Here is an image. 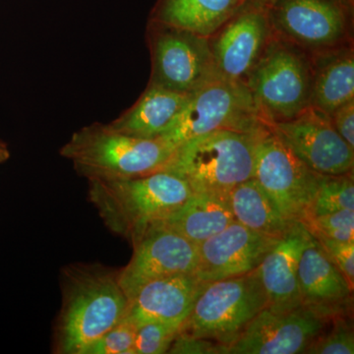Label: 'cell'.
Here are the masks:
<instances>
[{
	"label": "cell",
	"instance_id": "cell-9",
	"mask_svg": "<svg viewBox=\"0 0 354 354\" xmlns=\"http://www.w3.org/2000/svg\"><path fill=\"white\" fill-rule=\"evenodd\" d=\"M269 16L276 34L309 55L351 44L353 0H278Z\"/></svg>",
	"mask_w": 354,
	"mask_h": 354
},
{
	"label": "cell",
	"instance_id": "cell-13",
	"mask_svg": "<svg viewBox=\"0 0 354 354\" xmlns=\"http://www.w3.org/2000/svg\"><path fill=\"white\" fill-rule=\"evenodd\" d=\"M329 322L304 306L290 311L266 307L227 346L225 354L304 353Z\"/></svg>",
	"mask_w": 354,
	"mask_h": 354
},
{
	"label": "cell",
	"instance_id": "cell-21",
	"mask_svg": "<svg viewBox=\"0 0 354 354\" xmlns=\"http://www.w3.org/2000/svg\"><path fill=\"white\" fill-rule=\"evenodd\" d=\"M244 3L245 0H157L149 20L209 38Z\"/></svg>",
	"mask_w": 354,
	"mask_h": 354
},
{
	"label": "cell",
	"instance_id": "cell-2",
	"mask_svg": "<svg viewBox=\"0 0 354 354\" xmlns=\"http://www.w3.org/2000/svg\"><path fill=\"white\" fill-rule=\"evenodd\" d=\"M88 181V200L104 225L132 245L193 193L185 180L167 171L136 178Z\"/></svg>",
	"mask_w": 354,
	"mask_h": 354
},
{
	"label": "cell",
	"instance_id": "cell-31",
	"mask_svg": "<svg viewBox=\"0 0 354 354\" xmlns=\"http://www.w3.org/2000/svg\"><path fill=\"white\" fill-rule=\"evenodd\" d=\"M330 118L342 138L354 149V99L335 109Z\"/></svg>",
	"mask_w": 354,
	"mask_h": 354
},
{
	"label": "cell",
	"instance_id": "cell-15",
	"mask_svg": "<svg viewBox=\"0 0 354 354\" xmlns=\"http://www.w3.org/2000/svg\"><path fill=\"white\" fill-rule=\"evenodd\" d=\"M279 239L265 236L234 221L198 245L194 274L205 283L255 271Z\"/></svg>",
	"mask_w": 354,
	"mask_h": 354
},
{
	"label": "cell",
	"instance_id": "cell-27",
	"mask_svg": "<svg viewBox=\"0 0 354 354\" xmlns=\"http://www.w3.org/2000/svg\"><path fill=\"white\" fill-rule=\"evenodd\" d=\"M181 326L162 322L143 324L136 327L134 354H164L169 353Z\"/></svg>",
	"mask_w": 354,
	"mask_h": 354
},
{
	"label": "cell",
	"instance_id": "cell-8",
	"mask_svg": "<svg viewBox=\"0 0 354 354\" xmlns=\"http://www.w3.org/2000/svg\"><path fill=\"white\" fill-rule=\"evenodd\" d=\"M147 43L152 62L149 85L191 95L221 77L209 38L149 20Z\"/></svg>",
	"mask_w": 354,
	"mask_h": 354
},
{
	"label": "cell",
	"instance_id": "cell-25",
	"mask_svg": "<svg viewBox=\"0 0 354 354\" xmlns=\"http://www.w3.org/2000/svg\"><path fill=\"white\" fill-rule=\"evenodd\" d=\"M313 236L354 242V209H344L301 221Z\"/></svg>",
	"mask_w": 354,
	"mask_h": 354
},
{
	"label": "cell",
	"instance_id": "cell-17",
	"mask_svg": "<svg viewBox=\"0 0 354 354\" xmlns=\"http://www.w3.org/2000/svg\"><path fill=\"white\" fill-rule=\"evenodd\" d=\"M207 283L193 272L150 281L130 300L125 318L135 327L151 322L181 326Z\"/></svg>",
	"mask_w": 354,
	"mask_h": 354
},
{
	"label": "cell",
	"instance_id": "cell-30",
	"mask_svg": "<svg viewBox=\"0 0 354 354\" xmlns=\"http://www.w3.org/2000/svg\"><path fill=\"white\" fill-rule=\"evenodd\" d=\"M227 346L209 339L178 334L172 342L169 353L225 354Z\"/></svg>",
	"mask_w": 354,
	"mask_h": 354
},
{
	"label": "cell",
	"instance_id": "cell-16",
	"mask_svg": "<svg viewBox=\"0 0 354 354\" xmlns=\"http://www.w3.org/2000/svg\"><path fill=\"white\" fill-rule=\"evenodd\" d=\"M298 286L302 306L327 320L351 311L353 288L309 232L298 264Z\"/></svg>",
	"mask_w": 354,
	"mask_h": 354
},
{
	"label": "cell",
	"instance_id": "cell-28",
	"mask_svg": "<svg viewBox=\"0 0 354 354\" xmlns=\"http://www.w3.org/2000/svg\"><path fill=\"white\" fill-rule=\"evenodd\" d=\"M136 327L127 318L93 342L85 354H134Z\"/></svg>",
	"mask_w": 354,
	"mask_h": 354
},
{
	"label": "cell",
	"instance_id": "cell-19",
	"mask_svg": "<svg viewBox=\"0 0 354 354\" xmlns=\"http://www.w3.org/2000/svg\"><path fill=\"white\" fill-rule=\"evenodd\" d=\"M310 106L330 115L354 99V53L351 44L311 53Z\"/></svg>",
	"mask_w": 354,
	"mask_h": 354
},
{
	"label": "cell",
	"instance_id": "cell-32",
	"mask_svg": "<svg viewBox=\"0 0 354 354\" xmlns=\"http://www.w3.org/2000/svg\"><path fill=\"white\" fill-rule=\"evenodd\" d=\"M9 158H10V152H9L8 147L0 140V164L6 162Z\"/></svg>",
	"mask_w": 354,
	"mask_h": 354
},
{
	"label": "cell",
	"instance_id": "cell-18",
	"mask_svg": "<svg viewBox=\"0 0 354 354\" xmlns=\"http://www.w3.org/2000/svg\"><path fill=\"white\" fill-rule=\"evenodd\" d=\"M308 230L295 221L265 256L258 272L267 297V308L290 311L302 306L298 286V264Z\"/></svg>",
	"mask_w": 354,
	"mask_h": 354
},
{
	"label": "cell",
	"instance_id": "cell-10",
	"mask_svg": "<svg viewBox=\"0 0 354 354\" xmlns=\"http://www.w3.org/2000/svg\"><path fill=\"white\" fill-rule=\"evenodd\" d=\"M253 178L286 220L309 218L321 174L312 171L269 129L258 142Z\"/></svg>",
	"mask_w": 354,
	"mask_h": 354
},
{
	"label": "cell",
	"instance_id": "cell-3",
	"mask_svg": "<svg viewBox=\"0 0 354 354\" xmlns=\"http://www.w3.org/2000/svg\"><path fill=\"white\" fill-rule=\"evenodd\" d=\"M176 149L164 138H138L95 122L74 133L60 155L88 180H115L164 171Z\"/></svg>",
	"mask_w": 354,
	"mask_h": 354
},
{
	"label": "cell",
	"instance_id": "cell-23",
	"mask_svg": "<svg viewBox=\"0 0 354 354\" xmlns=\"http://www.w3.org/2000/svg\"><path fill=\"white\" fill-rule=\"evenodd\" d=\"M227 199L234 220L265 236L281 239L295 223L286 220L281 215L254 178L232 188L227 194Z\"/></svg>",
	"mask_w": 354,
	"mask_h": 354
},
{
	"label": "cell",
	"instance_id": "cell-4",
	"mask_svg": "<svg viewBox=\"0 0 354 354\" xmlns=\"http://www.w3.org/2000/svg\"><path fill=\"white\" fill-rule=\"evenodd\" d=\"M267 129L266 125L257 132L216 130L187 140L176 147L164 171L183 178L193 192L227 196L253 178L258 142Z\"/></svg>",
	"mask_w": 354,
	"mask_h": 354
},
{
	"label": "cell",
	"instance_id": "cell-22",
	"mask_svg": "<svg viewBox=\"0 0 354 354\" xmlns=\"http://www.w3.org/2000/svg\"><path fill=\"white\" fill-rule=\"evenodd\" d=\"M234 221L227 196L193 192L178 209L158 225L199 245Z\"/></svg>",
	"mask_w": 354,
	"mask_h": 354
},
{
	"label": "cell",
	"instance_id": "cell-29",
	"mask_svg": "<svg viewBox=\"0 0 354 354\" xmlns=\"http://www.w3.org/2000/svg\"><path fill=\"white\" fill-rule=\"evenodd\" d=\"M322 246L328 257L353 288L354 286V242L337 241L322 236H314Z\"/></svg>",
	"mask_w": 354,
	"mask_h": 354
},
{
	"label": "cell",
	"instance_id": "cell-5",
	"mask_svg": "<svg viewBox=\"0 0 354 354\" xmlns=\"http://www.w3.org/2000/svg\"><path fill=\"white\" fill-rule=\"evenodd\" d=\"M311 83L309 53L274 32L246 81L265 122L304 113L310 106Z\"/></svg>",
	"mask_w": 354,
	"mask_h": 354
},
{
	"label": "cell",
	"instance_id": "cell-12",
	"mask_svg": "<svg viewBox=\"0 0 354 354\" xmlns=\"http://www.w3.org/2000/svg\"><path fill=\"white\" fill-rule=\"evenodd\" d=\"M272 34L269 8L245 2L209 38L218 75L246 84Z\"/></svg>",
	"mask_w": 354,
	"mask_h": 354
},
{
	"label": "cell",
	"instance_id": "cell-26",
	"mask_svg": "<svg viewBox=\"0 0 354 354\" xmlns=\"http://www.w3.org/2000/svg\"><path fill=\"white\" fill-rule=\"evenodd\" d=\"M333 327L317 335L304 353L311 354H353L354 335L353 327L346 316L335 317Z\"/></svg>",
	"mask_w": 354,
	"mask_h": 354
},
{
	"label": "cell",
	"instance_id": "cell-24",
	"mask_svg": "<svg viewBox=\"0 0 354 354\" xmlns=\"http://www.w3.org/2000/svg\"><path fill=\"white\" fill-rule=\"evenodd\" d=\"M344 209H354L353 171L339 176L321 174L309 216L326 215Z\"/></svg>",
	"mask_w": 354,
	"mask_h": 354
},
{
	"label": "cell",
	"instance_id": "cell-20",
	"mask_svg": "<svg viewBox=\"0 0 354 354\" xmlns=\"http://www.w3.org/2000/svg\"><path fill=\"white\" fill-rule=\"evenodd\" d=\"M189 97L190 95L148 85L134 106L108 124L130 136L160 138L171 129Z\"/></svg>",
	"mask_w": 354,
	"mask_h": 354
},
{
	"label": "cell",
	"instance_id": "cell-6",
	"mask_svg": "<svg viewBox=\"0 0 354 354\" xmlns=\"http://www.w3.org/2000/svg\"><path fill=\"white\" fill-rule=\"evenodd\" d=\"M259 272L207 283L179 334L230 346L267 307Z\"/></svg>",
	"mask_w": 354,
	"mask_h": 354
},
{
	"label": "cell",
	"instance_id": "cell-1",
	"mask_svg": "<svg viewBox=\"0 0 354 354\" xmlns=\"http://www.w3.org/2000/svg\"><path fill=\"white\" fill-rule=\"evenodd\" d=\"M120 271L102 264L75 263L62 271V304L55 332L58 354L86 349L127 316L129 300Z\"/></svg>",
	"mask_w": 354,
	"mask_h": 354
},
{
	"label": "cell",
	"instance_id": "cell-11",
	"mask_svg": "<svg viewBox=\"0 0 354 354\" xmlns=\"http://www.w3.org/2000/svg\"><path fill=\"white\" fill-rule=\"evenodd\" d=\"M266 125L317 174L339 176L353 171L354 149L337 132L327 113L309 106L292 120Z\"/></svg>",
	"mask_w": 354,
	"mask_h": 354
},
{
	"label": "cell",
	"instance_id": "cell-14",
	"mask_svg": "<svg viewBox=\"0 0 354 354\" xmlns=\"http://www.w3.org/2000/svg\"><path fill=\"white\" fill-rule=\"evenodd\" d=\"M131 260L118 279L128 300L150 281L179 274H194L198 245L174 230L156 225L133 245Z\"/></svg>",
	"mask_w": 354,
	"mask_h": 354
},
{
	"label": "cell",
	"instance_id": "cell-33",
	"mask_svg": "<svg viewBox=\"0 0 354 354\" xmlns=\"http://www.w3.org/2000/svg\"><path fill=\"white\" fill-rule=\"evenodd\" d=\"M277 1H278V0H245V2H250V3L254 4H259V6H266L268 7V8H270V7L274 6Z\"/></svg>",
	"mask_w": 354,
	"mask_h": 354
},
{
	"label": "cell",
	"instance_id": "cell-7",
	"mask_svg": "<svg viewBox=\"0 0 354 354\" xmlns=\"http://www.w3.org/2000/svg\"><path fill=\"white\" fill-rule=\"evenodd\" d=\"M266 127L246 84L216 78L190 95L187 104L164 138L174 147L216 131L257 132Z\"/></svg>",
	"mask_w": 354,
	"mask_h": 354
}]
</instances>
